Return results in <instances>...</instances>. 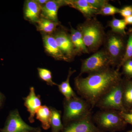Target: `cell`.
I'll return each instance as SVG.
<instances>
[{
    "mask_svg": "<svg viewBox=\"0 0 132 132\" xmlns=\"http://www.w3.org/2000/svg\"><path fill=\"white\" fill-rule=\"evenodd\" d=\"M25 123L22 119L17 110L12 111L2 132H24L37 130Z\"/></svg>",
    "mask_w": 132,
    "mask_h": 132,
    "instance_id": "cell-9",
    "label": "cell"
},
{
    "mask_svg": "<svg viewBox=\"0 0 132 132\" xmlns=\"http://www.w3.org/2000/svg\"><path fill=\"white\" fill-rule=\"evenodd\" d=\"M36 23L38 31L48 35H51L55 32L60 25L59 22L52 21L42 17H40Z\"/></svg>",
    "mask_w": 132,
    "mask_h": 132,
    "instance_id": "cell-18",
    "label": "cell"
},
{
    "mask_svg": "<svg viewBox=\"0 0 132 132\" xmlns=\"http://www.w3.org/2000/svg\"><path fill=\"white\" fill-rule=\"evenodd\" d=\"M39 76L41 79L46 82L47 85L53 86L58 85L52 80V74L51 71L46 69L38 68Z\"/></svg>",
    "mask_w": 132,
    "mask_h": 132,
    "instance_id": "cell-24",
    "label": "cell"
},
{
    "mask_svg": "<svg viewBox=\"0 0 132 132\" xmlns=\"http://www.w3.org/2000/svg\"><path fill=\"white\" fill-rule=\"evenodd\" d=\"M123 101L125 109L132 107V80H124Z\"/></svg>",
    "mask_w": 132,
    "mask_h": 132,
    "instance_id": "cell-20",
    "label": "cell"
},
{
    "mask_svg": "<svg viewBox=\"0 0 132 132\" xmlns=\"http://www.w3.org/2000/svg\"><path fill=\"white\" fill-rule=\"evenodd\" d=\"M66 5L80 12L86 19L98 15L99 10L93 6L86 0H65Z\"/></svg>",
    "mask_w": 132,
    "mask_h": 132,
    "instance_id": "cell-12",
    "label": "cell"
},
{
    "mask_svg": "<svg viewBox=\"0 0 132 132\" xmlns=\"http://www.w3.org/2000/svg\"><path fill=\"white\" fill-rule=\"evenodd\" d=\"M88 3H90L94 7L100 9L108 3L109 1L107 0H86Z\"/></svg>",
    "mask_w": 132,
    "mask_h": 132,
    "instance_id": "cell-27",
    "label": "cell"
},
{
    "mask_svg": "<svg viewBox=\"0 0 132 132\" xmlns=\"http://www.w3.org/2000/svg\"><path fill=\"white\" fill-rule=\"evenodd\" d=\"M94 125L91 116L69 123L64 128L62 132H101Z\"/></svg>",
    "mask_w": 132,
    "mask_h": 132,
    "instance_id": "cell-10",
    "label": "cell"
},
{
    "mask_svg": "<svg viewBox=\"0 0 132 132\" xmlns=\"http://www.w3.org/2000/svg\"><path fill=\"white\" fill-rule=\"evenodd\" d=\"M36 119L40 121L43 129L47 130L51 127L52 113L46 106H41L36 112Z\"/></svg>",
    "mask_w": 132,
    "mask_h": 132,
    "instance_id": "cell-17",
    "label": "cell"
},
{
    "mask_svg": "<svg viewBox=\"0 0 132 132\" xmlns=\"http://www.w3.org/2000/svg\"><path fill=\"white\" fill-rule=\"evenodd\" d=\"M36 1L42 7L47 2L48 0H36Z\"/></svg>",
    "mask_w": 132,
    "mask_h": 132,
    "instance_id": "cell-31",
    "label": "cell"
},
{
    "mask_svg": "<svg viewBox=\"0 0 132 132\" xmlns=\"http://www.w3.org/2000/svg\"><path fill=\"white\" fill-rule=\"evenodd\" d=\"M95 121L103 130L112 131L120 129L125 121L121 117L120 112L113 110H104L96 114Z\"/></svg>",
    "mask_w": 132,
    "mask_h": 132,
    "instance_id": "cell-7",
    "label": "cell"
},
{
    "mask_svg": "<svg viewBox=\"0 0 132 132\" xmlns=\"http://www.w3.org/2000/svg\"><path fill=\"white\" fill-rule=\"evenodd\" d=\"M127 35H123L108 31L106 35L103 49L110 59L113 67L120 65L126 52Z\"/></svg>",
    "mask_w": 132,
    "mask_h": 132,
    "instance_id": "cell-3",
    "label": "cell"
},
{
    "mask_svg": "<svg viewBox=\"0 0 132 132\" xmlns=\"http://www.w3.org/2000/svg\"><path fill=\"white\" fill-rule=\"evenodd\" d=\"M67 6L65 0H50L42 7L41 17L52 21L59 22L58 10L60 7Z\"/></svg>",
    "mask_w": 132,
    "mask_h": 132,
    "instance_id": "cell-11",
    "label": "cell"
},
{
    "mask_svg": "<svg viewBox=\"0 0 132 132\" xmlns=\"http://www.w3.org/2000/svg\"><path fill=\"white\" fill-rule=\"evenodd\" d=\"M43 40L45 50L48 54L57 60L69 61L60 50L53 35L45 34Z\"/></svg>",
    "mask_w": 132,
    "mask_h": 132,
    "instance_id": "cell-13",
    "label": "cell"
},
{
    "mask_svg": "<svg viewBox=\"0 0 132 132\" xmlns=\"http://www.w3.org/2000/svg\"><path fill=\"white\" fill-rule=\"evenodd\" d=\"M62 53L70 61L77 55L71 38L70 34L64 30H58L53 36Z\"/></svg>",
    "mask_w": 132,
    "mask_h": 132,
    "instance_id": "cell-8",
    "label": "cell"
},
{
    "mask_svg": "<svg viewBox=\"0 0 132 132\" xmlns=\"http://www.w3.org/2000/svg\"><path fill=\"white\" fill-rule=\"evenodd\" d=\"M24 105L30 113L29 120L31 123H34L36 111L41 106L40 98L36 94L34 88L31 87L28 95L24 98Z\"/></svg>",
    "mask_w": 132,
    "mask_h": 132,
    "instance_id": "cell-14",
    "label": "cell"
},
{
    "mask_svg": "<svg viewBox=\"0 0 132 132\" xmlns=\"http://www.w3.org/2000/svg\"><path fill=\"white\" fill-rule=\"evenodd\" d=\"M24 132H40V130H38V129L37 130H35V131H26Z\"/></svg>",
    "mask_w": 132,
    "mask_h": 132,
    "instance_id": "cell-33",
    "label": "cell"
},
{
    "mask_svg": "<svg viewBox=\"0 0 132 132\" xmlns=\"http://www.w3.org/2000/svg\"><path fill=\"white\" fill-rule=\"evenodd\" d=\"M42 6L36 0L27 1L24 8V16L26 20L37 23L40 18Z\"/></svg>",
    "mask_w": 132,
    "mask_h": 132,
    "instance_id": "cell-15",
    "label": "cell"
},
{
    "mask_svg": "<svg viewBox=\"0 0 132 132\" xmlns=\"http://www.w3.org/2000/svg\"><path fill=\"white\" fill-rule=\"evenodd\" d=\"M70 32V38L77 55L82 54L89 53L84 43L80 32L78 29H76L72 27H71Z\"/></svg>",
    "mask_w": 132,
    "mask_h": 132,
    "instance_id": "cell-16",
    "label": "cell"
},
{
    "mask_svg": "<svg viewBox=\"0 0 132 132\" xmlns=\"http://www.w3.org/2000/svg\"><path fill=\"white\" fill-rule=\"evenodd\" d=\"M120 114L125 122L132 125V113H127L125 112H120Z\"/></svg>",
    "mask_w": 132,
    "mask_h": 132,
    "instance_id": "cell-29",
    "label": "cell"
},
{
    "mask_svg": "<svg viewBox=\"0 0 132 132\" xmlns=\"http://www.w3.org/2000/svg\"><path fill=\"white\" fill-rule=\"evenodd\" d=\"M75 72L72 71L70 68L69 71L68 75L65 81L62 82L60 85H58V88L60 92L64 95L66 100H68L77 97L75 93L72 89L69 83V80L71 75Z\"/></svg>",
    "mask_w": 132,
    "mask_h": 132,
    "instance_id": "cell-19",
    "label": "cell"
},
{
    "mask_svg": "<svg viewBox=\"0 0 132 132\" xmlns=\"http://www.w3.org/2000/svg\"><path fill=\"white\" fill-rule=\"evenodd\" d=\"M2 102V95L0 93V107L1 106Z\"/></svg>",
    "mask_w": 132,
    "mask_h": 132,
    "instance_id": "cell-32",
    "label": "cell"
},
{
    "mask_svg": "<svg viewBox=\"0 0 132 132\" xmlns=\"http://www.w3.org/2000/svg\"></svg>",
    "mask_w": 132,
    "mask_h": 132,
    "instance_id": "cell-37",
    "label": "cell"
},
{
    "mask_svg": "<svg viewBox=\"0 0 132 132\" xmlns=\"http://www.w3.org/2000/svg\"><path fill=\"white\" fill-rule=\"evenodd\" d=\"M77 29L81 33L89 53L97 52L103 45L106 34L103 26L95 17L86 19L78 25Z\"/></svg>",
    "mask_w": 132,
    "mask_h": 132,
    "instance_id": "cell-2",
    "label": "cell"
},
{
    "mask_svg": "<svg viewBox=\"0 0 132 132\" xmlns=\"http://www.w3.org/2000/svg\"><path fill=\"white\" fill-rule=\"evenodd\" d=\"M127 25L124 19H119L114 17L108 24V26L111 28V31L123 35H127L126 31Z\"/></svg>",
    "mask_w": 132,
    "mask_h": 132,
    "instance_id": "cell-21",
    "label": "cell"
},
{
    "mask_svg": "<svg viewBox=\"0 0 132 132\" xmlns=\"http://www.w3.org/2000/svg\"><path fill=\"white\" fill-rule=\"evenodd\" d=\"M131 112L132 113V108L131 109Z\"/></svg>",
    "mask_w": 132,
    "mask_h": 132,
    "instance_id": "cell-35",
    "label": "cell"
},
{
    "mask_svg": "<svg viewBox=\"0 0 132 132\" xmlns=\"http://www.w3.org/2000/svg\"><path fill=\"white\" fill-rule=\"evenodd\" d=\"M124 20L127 25H132V15L124 18Z\"/></svg>",
    "mask_w": 132,
    "mask_h": 132,
    "instance_id": "cell-30",
    "label": "cell"
},
{
    "mask_svg": "<svg viewBox=\"0 0 132 132\" xmlns=\"http://www.w3.org/2000/svg\"><path fill=\"white\" fill-rule=\"evenodd\" d=\"M127 42L126 52L123 60L120 65L117 68V70L119 69L124 62L128 60H132V28H130L127 32Z\"/></svg>",
    "mask_w": 132,
    "mask_h": 132,
    "instance_id": "cell-23",
    "label": "cell"
},
{
    "mask_svg": "<svg viewBox=\"0 0 132 132\" xmlns=\"http://www.w3.org/2000/svg\"><path fill=\"white\" fill-rule=\"evenodd\" d=\"M124 80L121 79L110 88L96 104V106L104 110L126 111L123 104Z\"/></svg>",
    "mask_w": 132,
    "mask_h": 132,
    "instance_id": "cell-5",
    "label": "cell"
},
{
    "mask_svg": "<svg viewBox=\"0 0 132 132\" xmlns=\"http://www.w3.org/2000/svg\"><path fill=\"white\" fill-rule=\"evenodd\" d=\"M111 62L108 55L104 49L94 53L87 59L83 60L79 76L85 73H94L104 71L110 68Z\"/></svg>",
    "mask_w": 132,
    "mask_h": 132,
    "instance_id": "cell-6",
    "label": "cell"
},
{
    "mask_svg": "<svg viewBox=\"0 0 132 132\" xmlns=\"http://www.w3.org/2000/svg\"><path fill=\"white\" fill-rule=\"evenodd\" d=\"M91 107L85 100L77 96L68 100L65 99L64 122L71 123L91 116Z\"/></svg>",
    "mask_w": 132,
    "mask_h": 132,
    "instance_id": "cell-4",
    "label": "cell"
},
{
    "mask_svg": "<svg viewBox=\"0 0 132 132\" xmlns=\"http://www.w3.org/2000/svg\"><path fill=\"white\" fill-rule=\"evenodd\" d=\"M127 132H132V130H130V131H128Z\"/></svg>",
    "mask_w": 132,
    "mask_h": 132,
    "instance_id": "cell-34",
    "label": "cell"
},
{
    "mask_svg": "<svg viewBox=\"0 0 132 132\" xmlns=\"http://www.w3.org/2000/svg\"><path fill=\"white\" fill-rule=\"evenodd\" d=\"M122 79L119 71L111 68L89 74L86 78L78 76L75 80L76 89L92 108L111 88Z\"/></svg>",
    "mask_w": 132,
    "mask_h": 132,
    "instance_id": "cell-1",
    "label": "cell"
},
{
    "mask_svg": "<svg viewBox=\"0 0 132 132\" xmlns=\"http://www.w3.org/2000/svg\"><path fill=\"white\" fill-rule=\"evenodd\" d=\"M120 9L108 3L103 7L99 10L98 15H114L116 14L119 13Z\"/></svg>",
    "mask_w": 132,
    "mask_h": 132,
    "instance_id": "cell-25",
    "label": "cell"
},
{
    "mask_svg": "<svg viewBox=\"0 0 132 132\" xmlns=\"http://www.w3.org/2000/svg\"></svg>",
    "mask_w": 132,
    "mask_h": 132,
    "instance_id": "cell-36",
    "label": "cell"
},
{
    "mask_svg": "<svg viewBox=\"0 0 132 132\" xmlns=\"http://www.w3.org/2000/svg\"><path fill=\"white\" fill-rule=\"evenodd\" d=\"M123 73L128 79L132 78V60H128L122 66Z\"/></svg>",
    "mask_w": 132,
    "mask_h": 132,
    "instance_id": "cell-26",
    "label": "cell"
},
{
    "mask_svg": "<svg viewBox=\"0 0 132 132\" xmlns=\"http://www.w3.org/2000/svg\"><path fill=\"white\" fill-rule=\"evenodd\" d=\"M50 110L52 113L51 122L52 132H60L62 131L64 127L61 119V113L54 108H51Z\"/></svg>",
    "mask_w": 132,
    "mask_h": 132,
    "instance_id": "cell-22",
    "label": "cell"
},
{
    "mask_svg": "<svg viewBox=\"0 0 132 132\" xmlns=\"http://www.w3.org/2000/svg\"><path fill=\"white\" fill-rule=\"evenodd\" d=\"M124 18L132 15V5L124 7L120 10L119 13Z\"/></svg>",
    "mask_w": 132,
    "mask_h": 132,
    "instance_id": "cell-28",
    "label": "cell"
}]
</instances>
